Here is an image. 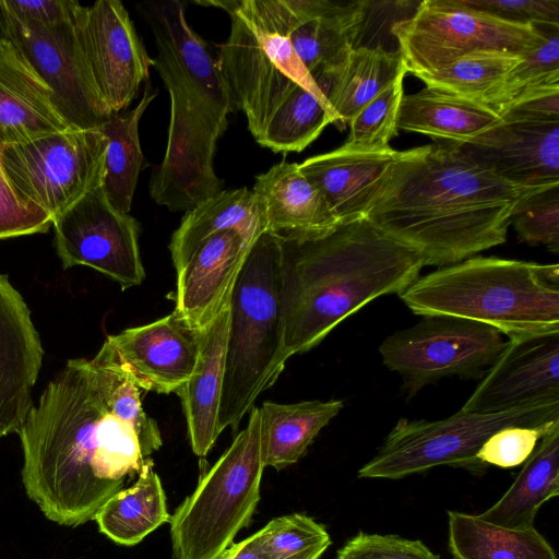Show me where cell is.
Here are the masks:
<instances>
[{
    "mask_svg": "<svg viewBox=\"0 0 559 559\" xmlns=\"http://www.w3.org/2000/svg\"><path fill=\"white\" fill-rule=\"evenodd\" d=\"M20 436L22 481L44 515L62 526L94 520L162 444L140 389L93 359H70L33 405Z\"/></svg>",
    "mask_w": 559,
    "mask_h": 559,
    "instance_id": "cell-1",
    "label": "cell"
},
{
    "mask_svg": "<svg viewBox=\"0 0 559 559\" xmlns=\"http://www.w3.org/2000/svg\"><path fill=\"white\" fill-rule=\"evenodd\" d=\"M547 188L504 180L456 144L437 142L395 180L367 219L418 253L425 265L447 266L502 245L518 204Z\"/></svg>",
    "mask_w": 559,
    "mask_h": 559,
    "instance_id": "cell-2",
    "label": "cell"
},
{
    "mask_svg": "<svg viewBox=\"0 0 559 559\" xmlns=\"http://www.w3.org/2000/svg\"><path fill=\"white\" fill-rule=\"evenodd\" d=\"M280 237V236H278ZM281 304L288 359L319 345L376 298L419 277L421 257L367 218L311 238H282Z\"/></svg>",
    "mask_w": 559,
    "mask_h": 559,
    "instance_id": "cell-3",
    "label": "cell"
},
{
    "mask_svg": "<svg viewBox=\"0 0 559 559\" xmlns=\"http://www.w3.org/2000/svg\"><path fill=\"white\" fill-rule=\"evenodd\" d=\"M142 5L157 50L152 67L170 96L166 152L152 173L150 194L170 211L187 212L223 190L214 154L235 103L218 61L189 25L185 2Z\"/></svg>",
    "mask_w": 559,
    "mask_h": 559,
    "instance_id": "cell-4",
    "label": "cell"
},
{
    "mask_svg": "<svg viewBox=\"0 0 559 559\" xmlns=\"http://www.w3.org/2000/svg\"><path fill=\"white\" fill-rule=\"evenodd\" d=\"M418 316L488 324L508 338L559 333V264L472 257L418 277L399 294Z\"/></svg>",
    "mask_w": 559,
    "mask_h": 559,
    "instance_id": "cell-5",
    "label": "cell"
},
{
    "mask_svg": "<svg viewBox=\"0 0 559 559\" xmlns=\"http://www.w3.org/2000/svg\"><path fill=\"white\" fill-rule=\"evenodd\" d=\"M281 241L263 231L250 246L229 299L218 430L237 428L285 367Z\"/></svg>",
    "mask_w": 559,
    "mask_h": 559,
    "instance_id": "cell-6",
    "label": "cell"
},
{
    "mask_svg": "<svg viewBox=\"0 0 559 559\" xmlns=\"http://www.w3.org/2000/svg\"><path fill=\"white\" fill-rule=\"evenodd\" d=\"M200 3L217 5L230 16V33L217 61L257 140L296 85L318 83L293 49L275 0Z\"/></svg>",
    "mask_w": 559,
    "mask_h": 559,
    "instance_id": "cell-7",
    "label": "cell"
},
{
    "mask_svg": "<svg viewBox=\"0 0 559 559\" xmlns=\"http://www.w3.org/2000/svg\"><path fill=\"white\" fill-rule=\"evenodd\" d=\"M265 467L261 415L253 406L246 428L170 515L174 558L218 559L249 525Z\"/></svg>",
    "mask_w": 559,
    "mask_h": 559,
    "instance_id": "cell-8",
    "label": "cell"
},
{
    "mask_svg": "<svg viewBox=\"0 0 559 559\" xmlns=\"http://www.w3.org/2000/svg\"><path fill=\"white\" fill-rule=\"evenodd\" d=\"M559 419V401L542 402L496 413L462 408L444 419L401 418L374 456L360 467L359 478L400 479L440 465L480 469L476 454L496 431L511 426L535 427Z\"/></svg>",
    "mask_w": 559,
    "mask_h": 559,
    "instance_id": "cell-9",
    "label": "cell"
},
{
    "mask_svg": "<svg viewBox=\"0 0 559 559\" xmlns=\"http://www.w3.org/2000/svg\"><path fill=\"white\" fill-rule=\"evenodd\" d=\"M554 26H536L501 19L464 0H426L415 13L395 22L391 32L399 43L407 73L437 72L475 52L501 51L525 56Z\"/></svg>",
    "mask_w": 559,
    "mask_h": 559,
    "instance_id": "cell-10",
    "label": "cell"
},
{
    "mask_svg": "<svg viewBox=\"0 0 559 559\" xmlns=\"http://www.w3.org/2000/svg\"><path fill=\"white\" fill-rule=\"evenodd\" d=\"M107 144L99 128L68 129L0 146V164L19 195L53 221L102 187Z\"/></svg>",
    "mask_w": 559,
    "mask_h": 559,
    "instance_id": "cell-11",
    "label": "cell"
},
{
    "mask_svg": "<svg viewBox=\"0 0 559 559\" xmlns=\"http://www.w3.org/2000/svg\"><path fill=\"white\" fill-rule=\"evenodd\" d=\"M502 333L476 321L424 316L412 328L388 336L379 347L383 365L403 378L414 396L444 377L483 378L507 346Z\"/></svg>",
    "mask_w": 559,
    "mask_h": 559,
    "instance_id": "cell-12",
    "label": "cell"
},
{
    "mask_svg": "<svg viewBox=\"0 0 559 559\" xmlns=\"http://www.w3.org/2000/svg\"><path fill=\"white\" fill-rule=\"evenodd\" d=\"M52 226L56 250L64 269H94L116 281L121 289L143 282L140 225L129 213L111 206L102 187L55 217Z\"/></svg>",
    "mask_w": 559,
    "mask_h": 559,
    "instance_id": "cell-13",
    "label": "cell"
},
{
    "mask_svg": "<svg viewBox=\"0 0 559 559\" xmlns=\"http://www.w3.org/2000/svg\"><path fill=\"white\" fill-rule=\"evenodd\" d=\"M0 40L13 44L48 85L55 108L71 129H96L114 114L94 84L74 19L51 28L28 31L11 23L0 4Z\"/></svg>",
    "mask_w": 559,
    "mask_h": 559,
    "instance_id": "cell-14",
    "label": "cell"
},
{
    "mask_svg": "<svg viewBox=\"0 0 559 559\" xmlns=\"http://www.w3.org/2000/svg\"><path fill=\"white\" fill-rule=\"evenodd\" d=\"M74 29L100 97L114 114L121 112L148 79L152 67L127 9L118 0L81 5Z\"/></svg>",
    "mask_w": 559,
    "mask_h": 559,
    "instance_id": "cell-15",
    "label": "cell"
},
{
    "mask_svg": "<svg viewBox=\"0 0 559 559\" xmlns=\"http://www.w3.org/2000/svg\"><path fill=\"white\" fill-rule=\"evenodd\" d=\"M200 342L201 330L173 311L148 324L107 336L92 359L123 373L139 389L169 394L191 376Z\"/></svg>",
    "mask_w": 559,
    "mask_h": 559,
    "instance_id": "cell-16",
    "label": "cell"
},
{
    "mask_svg": "<svg viewBox=\"0 0 559 559\" xmlns=\"http://www.w3.org/2000/svg\"><path fill=\"white\" fill-rule=\"evenodd\" d=\"M428 145L405 151L355 150L342 145L299 164L301 173L319 189L342 224L367 218L395 180Z\"/></svg>",
    "mask_w": 559,
    "mask_h": 559,
    "instance_id": "cell-17",
    "label": "cell"
},
{
    "mask_svg": "<svg viewBox=\"0 0 559 559\" xmlns=\"http://www.w3.org/2000/svg\"><path fill=\"white\" fill-rule=\"evenodd\" d=\"M559 401V333L511 337L462 409L496 413Z\"/></svg>",
    "mask_w": 559,
    "mask_h": 559,
    "instance_id": "cell-18",
    "label": "cell"
},
{
    "mask_svg": "<svg viewBox=\"0 0 559 559\" xmlns=\"http://www.w3.org/2000/svg\"><path fill=\"white\" fill-rule=\"evenodd\" d=\"M459 148L504 180L559 186V122L500 120Z\"/></svg>",
    "mask_w": 559,
    "mask_h": 559,
    "instance_id": "cell-19",
    "label": "cell"
},
{
    "mask_svg": "<svg viewBox=\"0 0 559 559\" xmlns=\"http://www.w3.org/2000/svg\"><path fill=\"white\" fill-rule=\"evenodd\" d=\"M43 358L29 308L0 273V439L17 432L33 407L32 390Z\"/></svg>",
    "mask_w": 559,
    "mask_h": 559,
    "instance_id": "cell-20",
    "label": "cell"
},
{
    "mask_svg": "<svg viewBox=\"0 0 559 559\" xmlns=\"http://www.w3.org/2000/svg\"><path fill=\"white\" fill-rule=\"evenodd\" d=\"M288 38L313 78L355 47L367 15V1L275 0Z\"/></svg>",
    "mask_w": 559,
    "mask_h": 559,
    "instance_id": "cell-21",
    "label": "cell"
},
{
    "mask_svg": "<svg viewBox=\"0 0 559 559\" xmlns=\"http://www.w3.org/2000/svg\"><path fill=\"white\" fill-rule=\"evenodd\" d=\"M251 245L234 229L205 239L177 272L174 311L197 330L210 324L229 305Z\"/></svg>",
    "mask_w": 559,
    "mask_h": 559,
    "instance_id": "cell-22",
    "label": "cell"
},
{
    "mask_svg": "<svg viewBox=\"0 0 559 559\" xmlns=\"http://www.w3.org/2000/svg\"><path fill=\"white\" fill-rule=\"evenodd\" d=\"M68 129L48 85L13 44L0 40V146Z\"/></svg>",
    "mask_w": 559,
    "mask_h": 559,
    "instance_id": "cell-23",
    "label": "cell"
},
{
    "mask_svg": "<svg viewBox=\"0 0 559 559\" xmlns=\"http://www.w3.org/2000/svg\"><path fill=\"white\" fill-rule=\"evenodd\" d=\"M252 192L259 200L265 230L282 238H311L341 223L299 164L281 162L255 177Z\"/></svg>",
    "mask_w": 559,
    "mask_h": 559,
    "instance_id": "cell-24",
    "label": "cell"
},
{
    "mask_svg": "<svg viewBox=\"0 0 559 559\" xmlns=\"http://www.w3.org/2000/svg\"><path fill=\"white\" fill-rule=\"evenodd\" d=\"M229 305L201 330L200 352L189 379L175 392L181 401L192 451L207 455L218 430Z\"/></svg>",
    "mask_w": 559,
    "mask_h": 559,
    "instance_id": "cell-25",
    "label": "cell"
},
{
    "mask_svg": "<svg viewBox=\"0 0 559 559\" xmlns=\"http://www.w3.org/2000/svg\"><path fill=\"white\" fill-rule=\"evenodd\" d=\"M228 229L237 230L249 243L265 231L262 206L252 190H222L186 212L169 243L176 272L205 239Z\"/></svg>",
    "mask_w": 559,
    "mask_h": 559,
    "instance_id": "cell-26",
    "label": "cell"
},
{
    "mask_svg": "<svg viewBox=\"0 0 559 559\" xmlns=\"http://www.w3.org/2000/svg\"><path fill=\"white\" fill-rule=\"evenodd\" d=\"M500 120L497 110L437 88L403 96L397 130L420 133L438 142L464 144Z\"/></svg>",
    "mask_w": 559,
    "mask_h": 559,
    "instance_id": "cell-27",
    "label": "cell"
},
{
    "mask_svg": "<svg viewBox=\"0 0 559 559\" xmlns=\"http://www.w3.org/2000/svg\"><path fill=\"white\" fill-rule=\"evenodd\" d=\"M325 69L331 78L328 98L333 124L341 131L400 74L407 73L401 52L386 50L381 45L354 47L341 61Z\"/></svg>",
    "mask_w": 559,
    "mask_h": 559,
    "instance_id": "cell-28",
    "label": "cell"
},
{
    "mask_svg": "<svg viewBox=\"0 0 559 559\" xmlns=\"http://www.w3.org/2000/svg\"><path fill=\"white\" fill-rule=\"evenodd\" d=\"M558 495L559 421L540 439L503 496L478 518L507 528H531L538 509Z\"/></svg>",
    "mask_w": 559,
    "mask_h": 559,
    "instance_id": "cell-29",
    "label": "cell"
},
{
    "mask_svg": "<svg viewBox=\"0 0 559 559\" xmlns=\"http://www.w3.org/2000/svg\"><path fill=\"white\" fill-rule=\"evenodd\" d=\"M342 408L343 401L340 400L294 404L263 402L259 409L265 466L280 471L296 463Z\"/></svg>",
    "mask_w": 559,
    "mask_h": 559,
    "instance_id": "cell-30",
    "label": "cell"
},
{
    "mask_svg": "<svg viewBox=\"0 0 559 559\" xmlns=\"http://www.w3.org/2000/svg\"><path fill=\"white\" fill-rule=\"evenodd\" d=\"M448 542L453 559H557L535 527L507 528L457 511H448Z\"/></svg>",
    "mask_w": 559,
    "mask_h": 559,
    "instance_id": "cell-31",
    "label": "cell"
},
{
    "mask_svg": "<svg viewBox=\"0 0 559 559\" xmlns=\"http://www.w3.org/2000/svg\"><path fill=\"white\" fill-rule=\"evenodd\" d=\"M317 87L296 85L274 111L257 142L273 152H301L328 124L334 123L329 103L330 72L313 75Z\"/></svg>",
    "mask_w": 559,
    "mask_h": 559,
    "instance_id": "cell-32",
    "label": "cell"
},
{
    "mask_svg": "<svg viewBox=\"0 0 559 559\" xmlns=\"http://www.w3.org/2000/svg\"><path fill=\"white\" fill-rule=\"evenodd\" d=\"M153 464L148 463L141 471L132 486L111 496L94 518L99 531L117 544L135 545L170 520Z\"/></svg>",
    "mask_w": 559,
    "mask_h": 559,
    "instance_id": "cell-33",
    "label": "cell"
},
{
    "mask_svg": "<svg viewBox=\"0 0 559 559\" xmlns=\"http://www.w3.org/2000/svg\"><path fill=\"white\" fill-rule=\"evenodd\" d=\"M156 95L157 92L147 86L133 109L112 114L98 127L108 142L102 190L109 204L123 213L131 209L144 162L139 138L140 119Z\"/></svg>",
    "mask_w": 559,
    "mask_h": 559,
    "instance_id": "cell-34",
    "label": "cell"
},
{
    "mask_svg": "<svg viewBox=\"0 0 559 559\" xmlns=\"http://www.w3.org/2000/svg\"><path fill=\"white\" fill-rule=\"evenodd\" d=\"M522 56L484 51L466 55L443 69L417 78L437 88L496 109L506 79Z\"/></svg>",
    "mask_w": 559,
    "mask_h": 559,
    "instance_id": "cell-35",
    "label": "cell"
},
{
    "mask_svg": "<svg viewBox=\"0 0 559 559\" xmlns=\"http://www.w3.org/2000/svg\"><path fill=\"white\" fill-rule=\"evenodd\" d=\"M406 73L364 106L349 121V134L344 145L355 150L379 151L390 147V140L397 134V117L404 96Z\"/></svg>",
    "mask_w": 559,
    "mask_h": 559,
    "instance_id": "cell-36",
    "label": "cell"
},
{
    "mask_svg": "<svg viewBox=\"0 0 559 559\" xmlns=\"http://www.w3.org/2000/svg\"><path fill=\"white\" fill-rule=\"evenodd\" d=\"M262 531L273 559H319L331 545L324 526L299 513L275 518Z\"/></svg>",
    "mask_w": 559,
    "mask_h": 559,
    "instance_id": "cell-37",
    "label": "cell"
},
{
    "mask_svg": "<svg viewBox=\"0 0 559 559\" xmlns=\"http://www.w3.org/2000/svg\"><path fill=\"white\" fill-rule=\"evenodd\" d=\"M550 84H559V27H549L538 47L511 69L496 110L527 90Z\"/></svg>",
    "mask_w": 559,
    "mask_h": 559,
    "instance_id": "cell-38",
    "label": "cell"
},
{
    "mask_svg": "<svg viewBox=\"0 0 559 559\" xmlns=\"http://www.w3.org/2000/svg\"><path fill=\"white\" fill-rule=\"evenodd\" d=\"M511 224L520 240L559 252V186L535 192L515 207Z\"/></svg>",
    "mask_w": 559,
    "mask_h": 559,
    "instance_id": "cell-39",
    "label": "cell"
},
{
    "mask_svg": "<svg viewBox=\"0 0 559 559\" xmlns=\"http://www.w3.org/2000/svg\"><path fill=\"white\" fill-rule=\"evenodd\" d=\"M535 426H511L491 435L478 450L477 460L486 465L514 467L524 463L532 454L537 442L558 423Z\"/></svg>",
    "mask_w": 559,
    "mask_h": 559,
    "instance_id": "cell-40",
    "label": "cell"
},
{
    "mask_svg": "<svg viewBox=\"0 0 559 559\" xmlns=\"http://www.w3.org/2000/svg\"><path fill=\"white\" fill-rule=\"evenodd\" d=\"M52 217L15 191L0 164V239L46 233Z\"/></svg>",
    "mask_w": 559,
    "mask_h": 559,
    "instance_id": "cell-41",
    "label": "cell"
},
{
    "mask_svg": "<svg viewBox=\"0 0 559 559\" xmlns=\"http://www.w3.org/2000/svg\"><path fill=\"white\" fill-rule=\"evenodd\" d=\"M336 559H440V557L419 540L360 532L338 550Z\"/></svg>",
    "mask_w": 559,
    "mask_h": 559,
    "instance_id": "cell-42",
    "label": "cell"
},
{
    "mask_svg": "<svg viewBox=\"0 0 559 559\" xmlns=\"http://www.w3.org/2000/svg\"><path fill=\"white\" fill-rule=\"evenodd\" d=\"M0 4L11 23L28 31L70 22L81 7L75 0H0Z\"/></svg>",
    "mask_w": 559,
    "mask_h": 559,
    "instance_id": "cell-43",
    "label": "cell"
},
{
    "mask_svg": "<svg viewBox=\"0 0 559 559\" xmlns=\"http://www.w3.org/2000/svg\"><path fill=\"white\" fill-rule=\"evenodd\" d=\"M504 20L536 26L559 27V0H464Z\"/></svg>",
    "mask_w": 559,
    "mask_h": 559,
    "instance_id": "cell-44",
    "label": "cell"
},
{
    "mask_svg": "<svg viewBox=\"0 0 559 559\" xmlns=\"http://www.w3.org/2000/svg\"><path fill=\"white\" fill-rule=\"evenodd\" d=\"M500 118L559 122V84L527 90L499 106Z\"/></svg>",
    "mask_w": 559,
    "mask_h": 559,
    "instance_id": "cell-45",
    "label": "cell"
},
{
    "mask_svg": "<svg viewBox=\"0 0 559 559\" xmlns=\"http://www.w3.org/2000/svg\"><path fill=\"white\" fill-rule=\"evenodd\" d=\"M218 559H273L262 528L243 540L230 544Z\"/></svg>",
    "mask_w": 559,
    "mask_h": 559,
    "instance_id": "cell-46",
    "label": "cell"
}]
</instances>
